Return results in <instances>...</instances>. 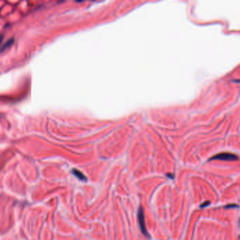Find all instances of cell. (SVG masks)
Masks as SVG:
<instances>
[{
    "instance_id": "6da1fadb",
    "label": "cell",
    "mask_w": 240,
    "mask_h": 240,
    "mask_svg": "<svg viewBox=\"0 0 240 240\" xmlns=\"http://www.w3.org/2000/svg\"><path fill=\"white\" fill-rule=\"evenodd\" d=\"M138 222H139V225L141 230L143 234L145 236H148V232L147 231L146 227H145V215H144V210L143 207H140L139 211H138Z\"/></svg>"
},
{
    "instance_id": "7a4b0ae2",
    "label": "cell",
    "mask_w": 240,
    "mask_h": 240,
    "mask_svg": "<svg viewBox=\"0 0 240 240\" xmlns=\"http://www.w3.org/2000/svg\"><path fill=\"white\" fill-rule=\"evenodd\" d=\"M237 158V156L230 153H222L215 155L211 159H218L222 161H235Z\"/></svg>"
},
{
    "instance_id": "3957f363",
    "label": "cell",
    "mask_w": 240,
    "mask_h": 240,
    "mask_svg": "<svg viewBox=\"0 0 240 240\" xmlns=\"http://www.w3.org/2000/svg\"><path fill=\"white\" fill-rule=\"evenodd\" d=\"M72 173H73L77 177H78L79 179L82 180V181H87V178H86L85 176L84 175V174L82 173H81L80 171L76 170V169H74V170L72 171Z\"/></svg>"
},
{
    "instance_id": "277c9868",
    "label": "cell",
    "mask_w": 240,
    "mask_h": 240,
    "mask_svg": "<svg viewBox=\"0 0 240 240\" xmlns=\"http://www.w3.org/2000/svg\"><path fill=\"white\" fill-rule=\"evenodd\" d=\"M14 43V39H8V40L4 44V45L2 46V48H1V49H0V51L1 52H4V50L5 49H7V48H8V47H10L12 45V44Z\"/></svg>"
},
{
    "instance_id": "5b68a950",
    "label": "cell",
    "mask_w": 240,
    "mask_h": 240,
    "mask_svg": "<svg viewBox=\"0 0 240 240\" xmlns=\"http://www.w3.org/2000/svg\"><path fill=\"white\" fill-rule=\"evenodd\" d=\"M2 39H3V36H2V35H1V36H0V45H1V44H2Z\"/></svg>"
}]
</instances>
